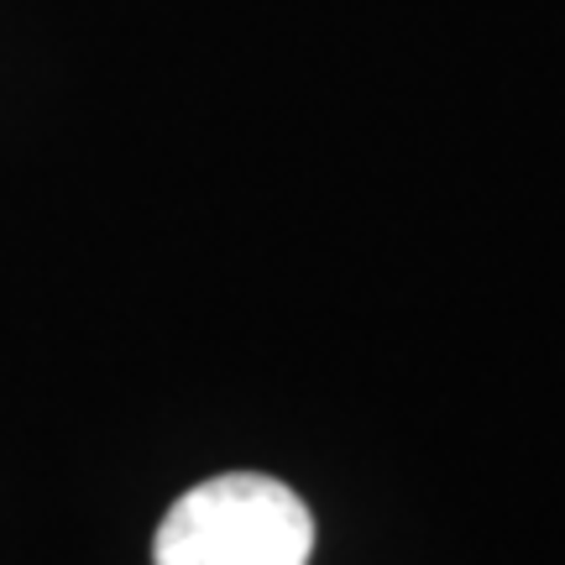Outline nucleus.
<instances>
[{"label": "nucleus", "instance_id": "f257e3e1", "mask_svg": "<svg viewBox=\"0 0 565 565\" xmlns=\"http://www.w3.org/2000/svg\"><path fill=\"white\" fill-rule=\"evenodd\" d=\"M315 519L294 487L263 471H225L189 487L152 540L158 565H309Z\"/></svg>", "mask_w": 565, "mask_h": 565}]
</instances>
